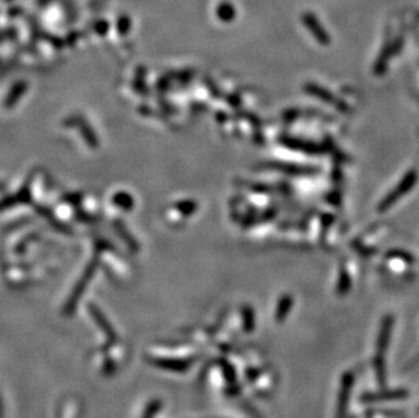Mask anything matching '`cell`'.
Listing matches in <instances>:
<instances>
[{
    "label": "cell",
    "instance_id": "cell-11",
    "mask_svg": "<svg viewBox=\"0 0 419 418\" xmlns=\"http://www.w3.org/2000/svg\"><path fill=\"white\" fill-rule=\"evenodd\" d=\"M307 91L310 92V94H312V95L319 97L322 101L328 102V103H333V105H335V106H342L341 103H339V102L333 97V94H331V92H328L327 90H324V88L319 87V86H316V84H308V86H307Z\"/></svg>",
    "mask_w": 419,
    "mask_h": 418
},
{
    "label": "cell",
    "instance_id": "cell-1",
    "mask_svg": "<svg viewBox=\"0 0 419 418\" xmlns=\"http://www.w3.org/2000/svg\"><path fill=\"white\" fill-rule=\"evenodd\" d=\"M95 269H96V259L94 258V259L88 263V266L86 267V270H84V273L82 274V277L79 278L76 285L73 287V290H72V292H71V295H69L68 300L65 302L64 308H63V314H64V315L71 317V315L75 313V310H76V307H78L79 300L82 299L83 294H84V290H86V287L88 285V283H90V280L92 278V276H94V271H95Z\"/></svg>",
    "mask_w": 419,
    "mask_h": 418
},
{
    "label": "cell",
    "instance_id": "cell-4",
    "mask_svg": "<svg viewBox=\"0 0 419 418\" xmlns=\"http://www.w3.org/2000/svg\"><path fill=\"white\" fill-rule=\"evenodd\" d=\"M196 361L194 356L190 357H164V356H150L148 363L152 364L154 367L162 368L170 372L185 373L187 372Z\"/></svg>",
    "mask_w": 419,
    "mask_h": 418
},
{
    "label": "cell",
    "instance_id": "cell-19",
    "mask_svg": "<svg viewBox=\"0 0 419 418\" xmlns=\"http://www.w3.org/2000/svg\"><path fill=\"white\" fill-rule=\"evenodd\" d=\"M260 373H262V369L251 367V368H247L246 372H244V376H246V379L248 381H254L260 376Z\"/></svg>",
    "mask_w": 419,
    "mask_h": 418
},
{
    "label": "cell",
    "instance_id": "cell-7",
    "mask_svg": "<svg viewBox=\"0 0 419 418\" xmlns=\"http://www.w3.org/2000/svg\"><path fill=\"white\" fill-rule=\"evenodd\" d=\"M392 323H393L392 317H387L383 321V325H381V331H380V336H378V342H377L378 353H383V352H385V349H387L388 342H389V337H391Z\"/></svg>",
    "mask_w": 419,
    "mask_h": 418
},
{
    "label": "cell",
    "instance_id": "cell-12",
    "mask_svg": "<svg viewBox=\"0 0 419 418\" xmlns=\"http://www.w3.org/2000/svg\"><path fill=\"white\" fill-rule=\"evenodd\" d=\"M26 87H28V84H26L25 82L15 83L14 87L11 88V91H10V94L7 95V99H6V106H7V107H10V106H14L15 103H17V101L19 99V97L25 94Z\"/></svg>",
    "mask_w": 419,
    "mask_h": 418
},
{
    "label": "cell",
    "instance_id": "cell-14",
    "mask_svg": "<svg viewBox=\"0 0 419 418\" xmlns=\"http://www.w3.org/2000/svg\"><path fill=\"white\" fill-rule=\"evenodd\" d=\"M115 230H117V232H118V235H121L125 240V243L128 244L129 247L133 248V250H137V243L134 242V239H133L132 235H129V232L126 231V228L123 227L122 223H115Z\"/></svg>",
    "mask_w": 419,
    "mask_h": 418
},
{
    "label": "cell",
    "instance_id": "cell-13",
    "mask_svg": "<svg viewBox=\"0 0 419 418\" xmlns=\"http://www.w3.org/2000/svg\"><path fill=\"white\" fill-rule=\"evenodd\" d=\"M162 406H163V403H162L160 399L150 400L146 407H144L142 418H155L156 414L159 413V410L162 409Z\"/></svg>",
    "mask_w": 419,
    "mask_h": 418
},
{
    "label": "cell",
    "instance_id": "cell-20",
    "mask_svg": "<svg viewBox=\"0 0 419 418\" xmlns=\"http://www.w3.org/2000/svg\"><path fill=\"white\" fill-rule=\"evenodd\" d=\"M349 284H350V281H349V276H347L346 273L343 271V273H342V276H341V285H339L338 291H339V292L342 294L343 291L349 288Z\"/></svg>",
    "mask_w": 419,
    "mask_h": 418
},
{
    "label": "cell",
    "instance_id": "cell-5",
    "mask_svg": "<svg viewBox=\"0 0 419 418\" xmlns=\"http://www.w3.org/2000/svg\"><path fill=\"white\" fill-rule=\"evenodd\" d=\"M353 381L354 377L350 372L345 373V376L342 379V387H341V394H339V404H338V415L341 418L345 417V411H346L347 402L350 398V391L353 387Z\"/></svg>",
    "mask_w": 419,
    "mask_h": 418
},
{
    "label": "cell",
    "instance_id": "cell-17",
    "mask_svg": "<svg viewBox=\"0 0 419 418\" xmlns=\"http://www.w3.org/2000/svg\"><path fill=\"white\" fill-rule=\"evenodd\" d=\"M114 202H117L118 205L125 207V209H129L128 207H132V198L129 197L128 194H117V196L114 197Z\"/></svg>",
    "mask_w": 419,
    "mask_h": 418
},
{
    "label": "cell",
    "instance_id": "cell-2",
    "mask_svg": "<svg viewBox=\"0 0 419 418\" xmlns=\"http://www.w3.org/2000/svg\"><path fill=\"white\" fill-rule=\"evenodd\" d=\"M88 313L91 315L92 321L95 322L96 325H98V327H99L100 330H102V333L105 334L106 338H107L106 344L103 345L102 349H100L102 350V353H107V350L118 341V336H117V333L114 330L111 322L107 319V317H106L105 314H103V311H102L98 306H95L94 303L88 304Z\"/></svg>",
    "mask_w": 419,
    "mask_h": 418
},
{
    "label": "cell",
    "instance_id": "cell-15",
    "mask_svg": "<svg viewBox=\"0 0 419 418\" xmlns=\"http://www.w3.org/2000/svg\"><path fill=\"white\" fill-rule=\"evenodd\" d=\"M102 372L106 376H111L114 373L117 372V363L115 360L105 354V360H103V364H102Z\"/></svg>",
    "mask_w": 419,
    "mask_h": 418
},
{
    "label": "cell",
    "instance_id": "cell-10",
    "mask_svg": "<svg viewBox=\"0 0 419 418\" xmlns=\"http://www.w3.org/2000/svg\"><path fill=\"white\" fill-rule=\"evenodd\" d=\"M220 369H221V373H223L224 379H225V383L227 384H236L237 383V375H236V369L233 367L232 363H229L228 360L225 358H220L219 361Z\"/></svg>",
    "mask_w": 419,
    "mask_h": 418
},
{
    "label": "cell",
    "instance_id": "cell-9",
    "mask_svg": "<svg viewBox=\"0 0 419 418\" xmlns=\"http://www.w3.org/2000/svg\"><path fill=\"white\" fill-rule=\"evenodd\" d=\"M255 329V313L254 308L246 304L242 307V330L244 333H252Z\"/></svg>",
    "mask_w": 419,
    "mask_h": 418
},
{
    "label": "cell",
    "instance_id": "cell-6",
    "mask_svg": "<svg viewBox=\"0 0 419 418\" xmlns=\"http://www.w3.org/2000/svg\"><path fill=\"white\" fill-rule=\"evenodd\" d=\"M408 395V392L405 390H395V391H387L385 394L381 392H374V394H365L361 396V399L364 402H377V400L384 399H400V398H405Z\"/></svg>",
    "mask_w": 419,
    "mask_h": 418
},
{
    "label": "cell",
    "instance_id": "cell-18",
    "mask_svg": "<svg viewBox=\"0 0 419 418\" xmlns=\"http://www.w3.org/2000/svg\"><path fill=\"white\" fill-rule=\"evenodd\" d=\"M177 207L179 211H182L183 213H186V215H189V213H193V212L196 211V204L193 201H182L179 202V204H177Z\"/></svg>",
    "mask_w": 419,
    "mask_h": 418
},
{
    "label": "cell",
    "instance_id": "cell-8",
    "mask_svg": "<svg viewBox=\"0 0 419 418\" xmlns=\"http://www.w3.org/2000/svg\"><path fill=\"white\" fill-rule=\"evenodd\" d=\"M292 306H293V298L291 295H284L280 298L277 303V308H275V321L284 322L287 319L288 314L291 313Z\"/></svg>",
    "mask_w": 419,
    "mask_h": 418
},
{
    "label": "cell",
    "instance_id": "cell-3",
    "mask_svg": "<svg viewBox=\"0 0 419 418\" xmlns=\"http://www.w3.org/2000/svg\"><path fill=\"white\" fill-rule=\"evenodd\" d=\"M416 178H418L416 171L415 170L408 171V173L405 174L404 178L401 179L400 182L396 185V188L393 189L392 192H389V193L385 196V198H384L383 201L378 204V211L380 212L387 211V209H389V208H391L395 202L399 201V200H400L405 193H408L411 189L414 188L415 182H416Z\"/></svg>",
    "mask_w": 419,
    "mask_h": 418
},
{
    "label": "cell",
    "instance_id": "cell-16",
    "mask_svg": "<svg viewBox=\"0 0 419 418\" xmlns=\"http://www.w3.org/2000/svg\"><path fill=\"white\" fill-rule=\"evenodd\" d=\"M80 130H82L83 137L86 138V142L88 143V146H91L92 148L98 147V143H96L95 134L92 133V129L88 126V125H82L80 126Z\"/></svg>",
    "mask_w": 419,
    "mask_h": 418
}]
</instances>
